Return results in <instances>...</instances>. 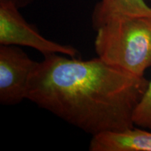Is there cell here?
<instances>
[{
    "label": "cell",
    "mask_w": 151,
    "mask_h": 151,
    "mask_svg": "<svg viewBox=\"0 0 151 151\" xmlns=\"http://www.w3.org/2000/svg\"><path fill=\"white\" fill-rule=\"evenodd\" d=\"M20 9L10 2L0 1V44L34 48L46 57L62 54L77 58L79 52L69 45H63L45 38L20 13Z\"/></svg>",
    "instance_id": "obj_3"
},
{
    "label": "cell",
    "mask_w": 151,
    "mask_h": 151,
    "mask_svg": "<svg viewBox=\"0 0 151 151\" xmlns=\"http://www.w3.org/2000/svg\"><path fill=\"white\" fill-rule=\"evenodd\" d=\"M134 125L151 130V80L133 113Z\"/></svg>",
    "instance_id": "obj_7"
},
{
    "label": "cell",
    "mask_w": 151,
    "mask_h": 151,
    "mask_svg": "<svg viewBox=\"0 0 151 151\" xmlns=\"http://www.w3.org/2000/svg\"><path fill=\"white\" fill-rule=\"evenodd\" d=\"M0 1L10 2L14 4L18 9H22L35 2L36 0H0Z\"/></svg>",
    "instance_id": "obj_8"
},
{
    "label": "cell",
    "mask_w": 151,
    "mask_h": 151,
    "mask_svg": "<svg viewBox=\"0 0 151 151\" xmlns=\"http://www.w3.org/2000/svg\"><path fill=\"white\" fill-rule=\"evenodd\" d=\"M150 1H151V0H150Z\"/></svg>",
    "instance_id": "obj_9"
},
{
    "label": "cell",
    "mask_w": 151,
    "mask_h": 151,
    "mask_svg": "<svg viewBox=\"0 0 151 151\" xmlns=\"http://www.w3.org/2000/svg\"><path fill=\"white\" fill-rule=\"evenodd\" d=\"M97 57L88 60L52 54L37 62L27 99L86 133L133 128V113L148 86Z\"/></svg>",
    "instance_id": "obj_1"
},
{
    "label": "cell",
    "mask_w": 151,
    "mask_h": 151,
    "mask_svg": "<svg viewBox=\"0 0 151 151\" xmlns=\"http://www.w3.org/2000/svg\"><path fill=\"white\" fill-rule=\"evenodd\" d=\"M97 57L138 76L151 67V14L111 18L97 29Z\"/></svg>",
    "instance_id": "obj_2"
},
{
    "label": "cell",
    "mask_w": 151,
    "mask_h": 151,
    "mask_svg": "<svg viewBox=\"0 0 151 151\" xmlns=\"http://www.w3.org/2000/svg\"><path fill=\"white\" fill-rule=\"evenodd\" d=\"M148 14H151V7L144 0H99L92 11V27L97 29L116 16Z\"/></svg>",
    "instance_id": "obj_6"
},
{
    "label": "cell",
    "mask_w": 151,
    "mask_h": 151,
    "mask_svg": "<svg viewBox=\"0 0 151 151\" xmlns=\"http://www.w3.org/2000/svg\"><path fill=\"white\" fill-rule=\"evenodd\" d=\"M90 151H151V132L130 129L92 136Z\"/></svg>",
    "instance_id": "obj_5"
},
{
    "label": "cell",
    "mask_w": 151,
    "mask_h": 151,
    "mask_svg": "<svg viewBox=\"0 0 151 151\" xmlns=\"http://www.w3.org/2000/svg\"><path fill=\"white\" fill-rule=\"evenodd\" d=\"M18 46H0V103L16 105L27 99L30 76L37 65Z\"/></svg>",
    "instance_id": "obj_4"
}]
</instances>
